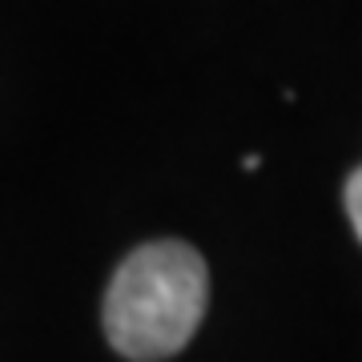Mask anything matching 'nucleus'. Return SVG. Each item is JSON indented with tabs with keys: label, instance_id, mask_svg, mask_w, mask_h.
<instances>
[{
	"label": "nucleus",
	"instance_id": "nucleus-1",
	"mask_svg": "<svg viewBox=\"0 0 362 362\" xmlns=\"http://www.w3.org/2000/svg\"><path fill=\"white\" fill-rule=\"evenodd\" d=\"M209 306L206 258L185 242H145L117 266L105 290L101 326L129 362L173 358L197 334Z\"/></svg>",
	"mask_w": 362,
	"mask_h": 362
},
{
	"label": "nucleus",
	"instance_id": "nucleus-2",
	"mask_svg": "<svg viewBox=\"0 0 362 362\" xmlns=\"http://www.w3.org/2000/svg\"><path fill=\"white\" fill-rule=\"evenodd\" d=\"M346 218H350V226H354V233H358V242H362V165L354 169L346 177Z\"/></svg>",
	"mask_w": 362,
	"mask_h": 362
}]
</instances>
